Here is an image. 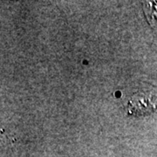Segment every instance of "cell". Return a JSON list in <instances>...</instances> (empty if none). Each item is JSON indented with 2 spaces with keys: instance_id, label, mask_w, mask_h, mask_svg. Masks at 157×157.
I'll use <instances>...</instances> for the list:
<instances>
[{
  "instance_id": "cell-1",
  "label": "cell",
  "mask_w": 157,
  "mask_h": 157,
  "mask_svg": "<svg viewBox=\"0 0 157 157\" xmlns=\"http://www.w3.org/2000/svg\"><path fill=\"white\" fill-rule=\"evenodd\" d=\"M129 112L131 113H146L155 111L157 108V98L149 94H137L129 102Z\"/></svg>"
},
{
  "instance_id": "cell-2",
  "label": "cell",
  "mask_w": 157,
  "mask_h": 157,
  "mask_svg": "<svg viewBox=\"0 0 157 157\" xmlns=\"http://www.w3.org/2000/svg\"><path fill=\"white\" fill-rule=\"evenodd\" d=\"M144 8L147 20L151 24L152 26L157 28V2H146L144 5Z\"/></svg>"
}]
</instances>
